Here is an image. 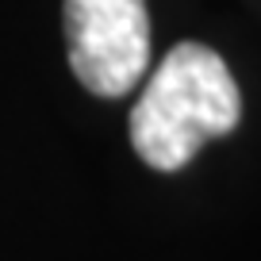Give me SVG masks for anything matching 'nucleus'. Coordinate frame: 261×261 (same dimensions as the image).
Wrapping results in <instances>:
<instances>
[{"label":"nucleus","instance_id":"nucleus-2","mask_svg":"<svg viewBox=\"0 0 261 261\" xmlns=\"http://www.w3.org/2000/svg\"><path fill=\"white\" fill-rule=\"evenodd\" d=\"M65 42L77 81L96 96H123L150 62L146 0H65Z\"/></svg>","mask_w":261,"mask_h":261},{"label":"nucleus","instance_id":"nucleus-1","mask_svg":"<svg viewBox=\"0 0 261 261\" xmlns=\"http://www.w3.org/2000/svg\"><path fill=\"white\" fill-rule=\"evenodd\" d=\"M242 96L227 62L204 42H180L162 58L130 112V142L150 169L173 173L207 139L230 135Z\"/></svg>","mask_w":261,"mask_h":261}]
</instances>
